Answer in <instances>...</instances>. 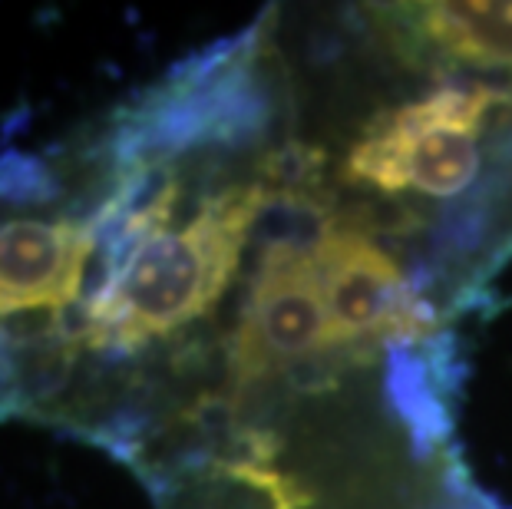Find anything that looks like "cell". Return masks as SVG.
Segmentation results:
<instances>
[{"instance_id":"6da1fadb","label":"cell","mask_w":512,"mask_h":509,"mask_svg":"<svg viewBox=\"0 0 512 509\" xmlns=\"http://www.w3.org/2000/svg\"><path fill=\"white\" fill-rule=\"evenodd\" d=\"M503 96L486 86L440 90L377 119L344 162L347 179L384 192L453 199L479 176V133Z\"/></svg>"},{"instance_id":"277c9868","label":"cell","mask_w":512,"mask_h":509,"mask_svg":"<svg viewBox=\"0 0 512 509\" xmlns=\"http://www.w3.org/2000/svg\"><path fill=\"white\" fill-rule=\"evenodd\" d=\"M420 27L437 47L466 63L512 67V0H463L420 7Z\"/></svg>"},{"instance_id":"7a4b0ae2","label":"cell","mask_w":512,"mask_h":509,"mask_svg":"<svg viewBox=\"0 0 512 509\" xmlns=\"http://www.w3.org/2000/svg\"><path fill=\"white\" fill-rule=\"evenodd\" d=\"M334 344L311 248L281 238L261 255L242 318L228 341L225 381L235 400L271 374Z\"/></svg>"},{"instance_id":"3957f363","label":"cell","mask_w":512,"mask_h":509,"mask_svg":"<svg viewBox=\"0 0 512 509\" xmlns=\"http://www.w3.org/2000/svg\"><path fill=\"white\" fill-rule=\"evenodd\" d=\"M321 295L328 305L334 344L380 334H420L427 324L420 301L397 262L364 232L347 225H324L311 245Z\"/></svg>"}]
</instances>
